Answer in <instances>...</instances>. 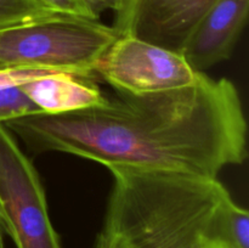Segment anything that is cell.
<instances>
[{"instance_id": "7", "label": "cell", "mask_w": 249, "mask_h": 248, "mask_svg": "<svg viewBox=\"0 0 249 248\" xmlns=\"http://www.w3.org/2000/svg\"><path fill=\"white\" fill-rule=\"evenodd\" d=\"M84 79L67 73H51L24 83L19 88L43 113H66L104 102L106 95Z\"/></svg>"}, {"instance_id": "11", "label": "cell", "mask_w": 249, "mask_h": 248, "mask_svg": "<svg viewBox=\"0 0 249 248\" xmlns=\"http://www.w3.org/2000/svg\"><path fill=\"white\" fill-rule=\"evenodd\" d=\"M51 71L41 70H22V68H0V89L9 87H17L31 80L51 74Z\"/></svg>"}, {"instance_id": "12", "label": "cell", "mask_w": 249, "mask_h": 248, "mask_svg": "<svg viewBox=\"0 0 249 248\" xmlns=\"http://www.w3.org/2000/svg\"><path fill=\"white\" fill-rule=\"evenodd\" d=\"M45 6L57 14L73 15V16L88 17V18H97L85 0H40Z\"/></svg>"}, {"instance_id": "2", "label": "cell", "mask_w": 249, "mask_h": 248, "mask_svg": "<svg viewBox=\"0 0 249 248\" xmlns=\"http://www.w3.org/2000/svg\"><path fill=\"white\" fill-rule=\"evenodd\" d=\"M118 38L99 18L51 14L0 28V68H22L91 78Z\"/></svg>"}, {"instance_id": "9", "label": "cell", "mask_w": 249, "mask_h": 248, "mask_svg": "<svg viewBox=\"0 0 249 248\" xmlns=\"http://www.w3.org/2000/svg\"><path fill=\"white\" fill-rule=\"evenodd\" d=\"M55 14L40 0H0V28Z\"/></svg>"}, {"instance_id": "3", "label": "cell", "mask_w": 249, "mask_h": 248, "mask_svg": "<svg viewBox=\"0 0 249 248\" xmlns=\"http://www.w3.org/2000/svg\"><path fill=\"white\" fill-rule=\"evenodd\" d=\"M0 203L16 248H62L49 216L38 172L11 131L0 123Z\"/></svg>"}, {"instance_id": "8", "label": "cell", "mask_w": 249, "mask_h": 248, "mask_svg": "<svg viewBox=\"0 0 249 248\" xmlns=\"http://www.w3.org/2000/svg\"><path fill=\"white\" fill-rule=\"evenodd\" d=\"M209 240L220 248H249L248 212L238 206L231 195L224 199L214 216Z\"/></svg>"}, {"instance_id": "13", "label": "cell", "mask_w": 249, "mask_h": 248, "mask_svg": "<svg viewBox=\"0 0 249 248\" xmlns=\"http://www.w3.org/2000/svg\"><path fill=\"white\" fill-rule=\"evenodd\" d=\"M125 1L126 0H85L88 6L97 18L105 11H113L114 14L118 12Z\"/></svg>"}, {"instance_id": "5", "label": "cell", "mask_w": 249, "mask_h": 248, "mask_svg": "<svg viewBox=\"0 0 249 248\" xmlns=\"http://www.w3.org/2000/svg\"><path fill=\"white\" fill-rule=\"evenodd\" d=\"M219 0H126L116 12L118 36H134L181 53L202 17Z\"/></svg>"}, {"instance_id": "14", "label": "cell", "mask_w": 249, "mask_h": 248, "mask_svg": "<svg viewBox=\"0 0 249 248\" xmlns=\"http://www.w3.org/2000/svg\"><path fill=\"white\" fill-rule=\"evenodd\" d=\"M185 248H220V247H218L216 245H214V243L212 242L208 237H202V238H199V240H197L196 242L191 243V245L187 246V247H185Z\"/></svg>"}, {"instance_id": "4", "label": "cell", "mask_w": 249, "mask_h": 248, "mask_svg": "<svg viewBox=\"0 0 249 248\" xmlns=\"http://www.w3.org/2000/svg\"><path fill=\"white\" fill-rule=\"evenodd\" d=\"M196 72L184 56L134 36H118L102 55L95 74L118 91L151 94L187 87Z\"/></svg>"}, {"instance_id": "15", "label": "cell", "mask_w": 249, "mask_h": 248, "mask_svg": "<svg viewBox=\"0 0 249 248\" xmlns=\"http://www.w3.org/2000/svg\"><path fill=\"white\" fill-rule=\"evenodd\" d=\"M6 235V225H5L4 212H2L1 203H0V248H5L4 237Z\"/></svg>"}, {"instance_id": "6", "label": "cell", "mask_w": 249, "mask_h": 248, "mask_svg": "<svg viewBox=\"0 0 249 248\" xmlns=\"http://www.w3.org/2000/svg\"><path fill=\"white\" fill-rule=\"evenodd\" d=\"M249 0H219L194 29L181 55L196 72L204 73L229 60L248 18Z\"/></svg>"}, {"instance_id": "1", "label": "cell", "mask_w": 249, "mask_h": 248, "mask_svg": "<svg viewBox=\"0 0 249 248\" xmlns=\"http://www.w3.org/2000/svg\"><path fill=\"white\" fill-rule=\"evenodd\" d=\"M34 153L62 152L100 163L218 179L247 158V121L226 78L198 73L167 91H118L97 106L34 113L4 123Z\"/></svg>"}, {"instance_id": "10", "label": "cell", "mask_w": 249, "mask_h": 248, "mask_svg": "<svg viewBox=\"0 0 249 248\" xmlns=\"http://www.w3.org/2000/svg\"><path fill=\"white\" fill-rule=\"evenodd\" d=\"M40 112V108L22 91L19 85L0 89V123Z\"/></svg>"}]
</instances>
